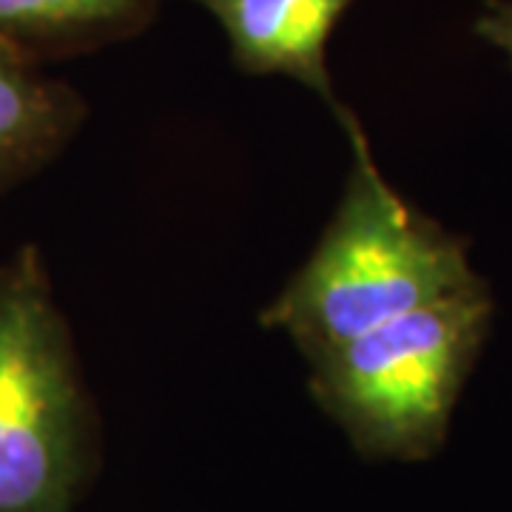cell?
Masks as SVG:
<instances>
[{
  "label": "cell",
  "mask_w": 512,
  "mask_h": 512,
  "mask_svg": "<svg viewBox=\"0 0 512 512\" xmlns=\"http://www.w3.org/2000/svg\"><path fill=\"white\" fill-rule=\"evenodd\" d=\"M348 183L305 265L259 313L305 362L478 282L467 242L384 180L365 128L348 134Z\"/></svg>",
  "instance_id": "1"
},
{
  "label": "cell",
  "mask_w": 512,
  "mask_h": 512,
  "mask_svg": "<svg viewBox=\"0 0 512 512\" xmlns=\"http://www.w3.org/2000/svg\"><path fill=\"white\" fill-rule=\"evenodd\" d=\"M493 313L484 279L402 313L308 362L313 399L367 456H433Z\"/></svg>",
  "instance_id": "2"
},
{
  "label": "cell",
  "mask_w": 512,
  "mask_h": 512,
  "mask_svg": "<svg viewBox=\"0 0 512 512\" xmlns=\"http://www.w3.org/2000/svg\"><path fill=\"white\" fill-rule=\"evenodd\" d=\"M92 404L37 245L0 265V512H72Z\"/></svg>",
  "instance_id": "3"
},
{
  "label": "cell",
  "mask_w": 512,
  "mask_h": 512,
  "mask_svg": "<svg viewBox=\"0 0 512 512\" xmlns=\"http://www.w3.org/2000/svg\"><path fill=\"white\" fill-rule=\"evenodd\" d=\"M228 37L234 66L245 74H282L313 92L345 137L359 131L328 69V43L353 0H194Z\"/></svg>",
  "instance_id": "4"
},
{
  "label": "cell",
  "mask_w": 512,
  "mask_h": 512,
  "mask_svg": "<svg viewBox=\"0 0 512 512\" xmlns=\"http://www.w3.org/2000/svg\"><path fill=\"white\" fill-rule=\"evenodd\" d=\"M83 120L86 103L72 86L0 43V191L52 163Z\"/></svg>",
  "instance_id": "5"
},
{
  "label": "cell",
  "mask_w": 512,
  "mask_h": 512,
  "mask_svg": "<svg viewBox=\"0 0 512 512\" xmlns=\"http://www.w3.org/2000/svg\"><path fill=\"white\" fill-rule=\"evenodd\" d=\"M163 0H0V43L43 63L140 35Z\"/></svg>",
  "instance_id": "6"
},
{
  "label": "cell",
  "mask_w": 512,
  "mask_h": 512,
  "mask_svg": "<svg viewBox=\"0 0 512 512\" xmlns=\"http://www.w3.org/2000/svg\"><path fill=\"white\" fill-rule=\"evenodd\" d=\"M476 35L498 49L512 66V0H487L476 20Z\"/></svg>",
  "instance_id": "7"
}]
</instances>
